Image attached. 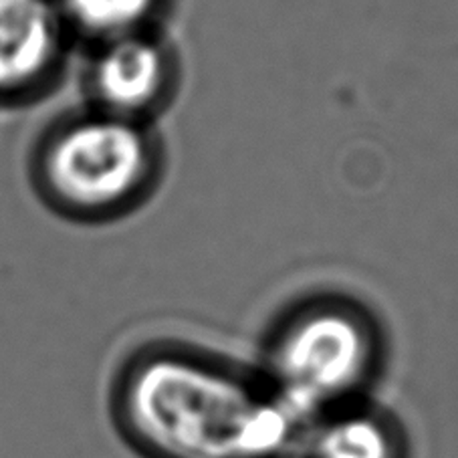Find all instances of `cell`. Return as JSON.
<instances>
[{"instance_id":"1","label":"cell","mask_w":458,"mask_h":458,"mask_svg":"<svg viewBox=\"0 0 458 458\" xmlns=\"http://www.w3.org/2000/svg\"><path fill=\"white\" fill-rule=\"evenodd\" d=\"M107 414L140 458H285L305 430L263 377L165 337L117 360Z\"/></svg>"},{"instance_id":"2","label":"cell","mask_w":458,"mask_h":458,"mask_svg":"<svg viewBox=\"0 0 458 458\" xmlns=\"http://www.w3.org/2000/svg\"><path fill=\"white\" fill-rule=\"evenodd\" d=\"M168 149L157 125L79 104L30 140L25 180L47 215L81 228L120 225L162 188Z\"/></svg>"},{"instance_id":"3","label":"cell","mask_w":458,"mask_h":458,"mask_svg":"<svg viewBox=\"0 0 458 458\" xmlns=\"http://www.w3.org/2000/svg\"><path fill=\"white\" fill-rule=\"evenodd\" d=\"M386 363V335L355 299L315 295L275 321L263 347V382L305 426L366 402Z\"/></svg>"},{"instance_id":"4","label":"cell","mask_w":458,"mask_h":458,"mask_svg":"<svg viewBox=\"0 0 458 458\" xmlns=\"http://www.w3.org/2000/svg\"><path fill=\"white\" fill-rule=\"evenodd\" d=\"M75 73L83 106L157 125L180 93L182 59L164 29L144 30L79 49Z\"/></svg>"},{"instance_id":"5","label":"cell","mask_w":458,"mask_h":458,"mask_svg":"<svg viewBox=\"0 0 458 458\" xmlns=\"http://www.w3.org/2000/svg\"><path fill=\"white\" fill-rule=\"evenodd\" d=\"M77 45L55 0H0V112L57 96L75 71Z\"/></svg>"},{"instance_id":"6","label":"cell","mask_w":458,"mask_h":458,"mask_svg":"<svg viewBox=\"0 0 458 458\" xmlns=\"http://www.w3.org/2000/svg\"><path fill=\"white\" fill-rule=\"evenodd\" d=\"M299 448L303 458H410L402 424L368 400L307 424Z\"/></svg>"},{"instance_id":"7","label":"cell","mask_w":458,"mask_h":458,"mask_svg":"<svg viewBox=\"0 0 458 458\" xmlns=\"http://www.w3.org/2000/svg\"><path fill=\"white\" fill-rule=\"evenodd\" d=\"M79 49L117 37L164 29L174 0H55Z\"/></svg>"}]
</instances>
